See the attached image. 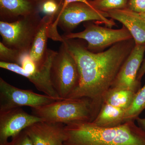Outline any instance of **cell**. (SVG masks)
Instances as JSON below:
<instances>
[{
  "label": "cell",
  "instance_id": "24",
  "mask_svg": "<svg viewBox=\"0 0 145 145\" xmlns=\"http://www.w3.org/2000/svg\"><path fill=\"white\" fill-rule=\"evenodd\" d=\"M137 13L145 12V0H128L127 7Z\"/></svg>",
  "mask_w": 145,
  "mask_h": 145
},
{
  "label": "cell",
  "instance_id": "27",
  "mask_svg": "<svg viewBox=\"0 0 145 145\" xmlns=\"http://www.w3.org/2000/svg\"><path fill=\"white\" fill-rule=\"evenodd\" d=\"M135 121H137L138 125L145 131V118H142L138 117Z\"/></svg>",
  "mask_w": 145,
  "mask_h": 145
},
{
  "label": "cell",
  "instance_id": "1",
  "mask_svg": "<svg viewBox=\"0 0 145 145\" xmlns=\"http://www.w3.org/2000/svg\"><path fill=\"white\" fill-rule=\"evenodd\" d=\"M63 41L74 57L80 75L79 86L67 99L88 98L99 112L104 96L135 46V41L132 39L120 42L96 53L74 39Z\"/></svg>",
  "mask_w": 145,
  "mask_h": 145
},
{
  "label": "cell",
  "instance_id": "14",
  "mask_svg": "<svg viewBox=\"0 0 145 145\" xmlns=\"http://www.w3.org/2000/svg\"><path fill=\"white\" fill-rule=\"evenodd\" d=\"M55 17L46 15L42 18L29 50V54L36 64L38 69L42 66L46 59L48 49L47 44L49 38L48 28Z\"/></svg>",
  "mask_w": 145,
  "mask_h": 145
},
{
  "label": "cell",
  "instance_id": "19",
  "mask_svg": "<svg viewBox=\"0 0 145 145\" xmlns=\"http://www.w3.org/2000/svg\"><path fill=\"white\" fill-rule=\"evenodd\" d=\"M89 2L96 10L107 13L111 10L127 8L128 0H91Z\"/></svg>",
  "mask_w": 145,
  "mask_h": 145
},
{
  "label": "cell",
  "instance_id": "18",
  "mask_svg": "<svg viewBox=\"0 0 145 145\" xmlns=\"http://www.w3.org/2000/svg\"><path fill=\"white\" fill-rule=\"evenodd\" d=\"M145 109V84L135 93L129 108L125 112L124 122L135 121Z\"/></svg>",
  "mask_w": 145,
  "mask_h": 145
},
{
  "label": "cell",
  "instance_id": "8",
  "mask_svg": "<svg viewBox=\"0 0 145 145\" xmlns=\"http://www.w3.org/2000/svg\"><path fill=\"white\" fill-rule=\"evenodd\" d=\"M61 100L17 88L0 78V111L25 106L35 108Z\"/></svg>",
  "mask_w": 145,
  "mask_h": 145
},
{
  "label": "cell",
  "instance_id": "2",
  "mask_svg": "<svg viewBox=\"0 0 145 145\" xmlns=\"http://www.w3.org/2000/svg\"><path fill=\"white\" fill-rule=\"evenodd\" d=\"M135 121L104 128L91 122L65 125V145H145V131Z\"/></svg>",
  "mask_w": 145,
  "mask_h": 145
},
{
  "label": "cell",
  "instance_id": "15",
  "mask_svg": "<svg viewBox=\"0 0 145 145\" xmlns=\"http://www.w3.org/2000/svg\"><path fill=\"white\" fill-rule=\"evenodd\" d=\"M37 12L38 5L31 0H0L1 21L12 22Z\"/></svg>",
  "mask_w": 145,
  "mask_h": 145
},
{
  "label": "cell",
  "instance_id": "6",
  "mask_svg": "<svg viewBox=\"0 0 145 145\" xmlns=\"http://www.w3.org/2000/svg\"><path fill=\"white\" fill-rule=\"evenodd\" d=\"M39 12L12 22L0 21V34L3 43L8 48L29 54L42 19Z\"/></svg>",
  "mask_w": 145,
  "mask_h": 145
},
{
  "label": "cell",
  "instance_id": "17",
  "mask_svg": "<svg viewBox=\"0 0 145 145\" xmlns=\"http://www.w3.org/2000/svg\"><path fill=\"white\" fill-rule=\"evenodd\" d=\"M136 93L129 89L110 88L104 96L103 103L126 110L131 105Z\"/></svg>",
  "mask_w": 145,
  "mask_h": 145
},
{
  "label": "cell",
  "instance_id": "5",
  "mask_svg": "<svg viewBox=\"0 0 145 145\" xmlns=\"http://www.w3.org/2000/svg\"><path fill=\"white\" fill-rule=\"evenodd\" d=\"M50 78L54 89L63 99H67L79 86L78 65L64 41L52 61Z\"/></svg>",
  "mask_w": 145,
  "mask_h": 145
},
{
  "label": "cell",
  "instance_id": "25",
  "mask_svg": "<svg viewBox=\"0 0 145 145\" xmlns=\"http://www.w3.org/2000/svg\"><path fill=\"white\" fill-rule=\"evenodd\" d=\"M89 0H63V1L62 4L61 8H60L59 11H62L65 8L67 7L68 5L71 3L74 2H81L85 3L91 7H93L91 4Z\"/></svg>",
  "mask_w": 145,
  "mask_h": 145
},
{
  "label": "cell",
  "instance_id": "16",
  "mask_svg": "<svg viewBox=\"0 0 145 145\" xmlns=\"http://www.w3.org/2000/svg\"><path fill=\"white\" fill-rule=\"evenodd\" d=\"M126 110L103 103L99 113L91 122L94 125L104 128L114 127L124 123Z\"/></svg>",
  "mask_w": 145,
  "mask_h": 145
},
{
  "label": "cell",
  "instance_id": "4",
  "mask_svg": "<svg viewBox=\"0 0 145 145\" xmlns=\"http://www.w3.org/2000/svg\"><path fill=\"white\" fill-rule=\"evenodd\" d=\"M108 17L106 13L100 12L84 3H71L58 13L53 22L50 25L49 38L54 41L63 42V39L58 33L57 26L66 33H70L81 23L88 21L101 22L111 28L115 24L113 19L109 20Z\"/></svg>",
  "mask_w": 145,
  "mask_h": 145
},
{
  "label": "cell",
  "instance_id": "11",
  "mask_svg": "<svg viewBox=\"0 0 145 145\" xmlns=\"http://www.w3.org/2000/svg\"><path fill=\"white\" fill-rule=\"evenodd\" d=\"M145 44L135 45L122 65L111 88L129 89L137 93L141 83L137 74L144 60Z\"/></svg>",
  "mask_w": 145,
  "mask_h": 145
},
{
  "label": "cell",
  "instance_id": "22",
  "mask_svg": "<svg viewBox=\"0 0 145 145\" xmlns=\"http://www.w3.org/2000/svg\"><path fill=\"white\" fill-rule=\"evenodd\" d=\"M0 145H34L25 131L21 132L18 135L11 138V141Z\"/></svg>",
  "mask_w": 145,
  "mask_h": 145
},
{
  "label": "cell",
  "instance_id": "7",
  "mask_svg": "<svg viewBox=\"0 0 145 145\" xmlns=\"http://www.w3.org/2000/svg\"><path fill=\"white\" fill-rule=\"evenodd\" d=\"M85 29L78 33H65L62 36L63 39H81L87 42V48L89 51L103 50L115 44L132 39L127 29L123 26L120 29H112L87 23Z\"/></svg>",
  "mask_w": 145,
  "mask_h": 145
},
{
  "label": "cell",
  "instance_id": "30",
  "mask_svg": "<svg viewBox=\"0 0 145 145\" xmlns=\"http://www.w3.org/2000/svg\"><path fill=\"white\" fill-rule=\"evenodd\" d=\"M141 18H142V19L143 21H144V22L145 24V18H142V17H141Z\"/></svg>",
  "mask_w": 145,
  "mask_h": 145
},
{
  "label": "cell",
  "instance_id": "21",
  "mask_svg": "<svg viewBox=\"0 0 145 145\" xmlns=\"http://www.w3.org/2000/svg\"><path fill=\"white\" fill-rule=\"evenodd\" d=\"M62 4V3L55 0H46L38 5V9L39 12L47 16L56 17L59 11Z\"/></svg>",
  "mask_w": 145,
  "mask_h": 145
},
{
  "label": "cell",
  "instance_id": "12",
  "mask_svg": "<svg viewBox=\"0 0 145 145\" xmlns=\"http://www.w3.org/2000/svg\"><path fill=\"white\" fill-rule=\"evenodd\" d=\"M24 130L34 145H65L63 124L42 121L35 123Z\"/></svg>",
  "mask_w": 145,
  "mask_h": 145
},
{
  "label": "cell",
  "instance_id": "9",
  "mask_svg": "<svg viewBox=\"0 0 145 145\" xmlns=\"http://www.w3.org/2000/svg\"><path fill=\"white\" fill-rule=\"evenodd\" d=\"M57 52L48 49L46 59L44 63L40 69L32 73H27L23 70L20 66L12 63L0 62V67L24 76L31 82L39 91L45 95L61 99L53 87L50 78V70L52 61Z\"/></svg>",
  "mask_w": 145,
  "mask_h": 145
},
{
  "label": "cell",
  "instance_id": "20",
  "mask_svg": "<svg viewBox=\"0 0 145 145\" xmlns=\"http://www.w3.org/2000/svg\"><path fill=\"white\" fill-rule=\"evenodd\" d=\"M25 54L18 50L10 48L0 42V59L1 61L12 63L20 66L22 58Z\"/></svg>",
  "mask_w": 145,
  "mask_h": 145
},
{
  "label": "cell",
  "instance_id": "10",
  "mask_svg": "<svg viewBox=\"0 0 145 145\" xmlns=\"http://www.w3.org/2000/svg\"><path fill=\"white\" fill-rule=\"evenodd\" d=\"M43 119L29 114L21 108L0 111V145L8 142L29 127Z\"/></svg>",
  "mask_w": 145,
  "mask_h": 145
},
{
  "label": "cell",
  "instance_id": "3",
  "mask_svg": "<svg viewBox=\"0 0 145 145\" xmlns=\"http://www.w3.org/2000/svg\"><path fill=\"white\" fill-rule=\"evenodd\" d=\"M31 109L32 114L45 121L65 125L91 122L99 113L92 102L86 98L63 99Z\"/></svg>",
  "mask_w": 145,
  "mask_h": 145
},
{
  "label": "cell",
  "instance_id": "26",
  "mask_svg": "<svg viewBox=\"0 0 145 145\" xmlns=\"http://www.w3.org/2000/svg\"><path fill=\"white\" fill-rule=\"evenodd\" d=\"M145 74V58L143 60V62L141 65V67L138 71L137 74V80L140 82H141V80L144 74Z\"/></svg>",
  "mask_w": 145,
  "mask_h": 145
},
{
  "label": "cell",
  "instance_id": "13",
  "mask_svg": "<svg viewBox=\"0 0 145 145\" xmlns=\"http://www.w3.org/2000/svg\"><path fill=\"white\" fill-rule=\"evenodd\" d=\"M108 18L119 21L130 32L135 45L145 44V24L140 14L128 8L110 10Z\"/></svg>",
  "mask_w": 145,
  "mask_h": 145
},
{
  "label": "cell",
  "instance_id": "23",
  "mask_svg": "<svg viewBox=\"0 0 145 145\" xmlns=\"http://www.w3.org/2000/svg\"><path fill=\"white\" fill-rule=\"evenodd\" d=\"M20 66L25 72L32 73L38 70L37 66L28 53L24 54L21 61Z\"/></svg>",
  "mask_w": 145,
  "mask_h": 145
},
{
  "label": "cell",
  "instance_id": "28",
  "mask_svg": "<svg viewBox=\"0 0 145 145\" xmlns=\"http://www.w3.org/2000/svg\"><path fill=\"white\" fill-rule=\"evenodd\" d=\"M31 1H33L37 5H38L40 4V3L44 1H46V0H31ZM55 1H57L59 2L60 3H63V0H55Z\"/></svg>",
  "mask_w": 145,
  "mask_h": 145
},
{
  "label": "cell",
  "instance_id": "31",
  "mask_svg": "<svg viewBox=\"0 0 145 145\" xmlns=\"http://www.w3.org/2000/svg\"><path fill=\"white\" fill-rule=\"evenodd\" d=\"M89 1H90V0H89Z\"/></svg>",
  "mask_w": 145,
  "mask_h": 145
},
{
  "label": "cell",
  "instance_id": "29",
  "mask_svg": "<svg viewBox=\"0 0 145 145\" xmlns=\"http://www.w3.org/2000/svg\"><path fill=\"white\" fill-rule=\"evenodd\" d=\"M139 14H140V16H141L142 18H145V12L142 13H139Z\"/></svg>",
  "mask_w": 145,
  "mask_h": 145
}]
</instances>
